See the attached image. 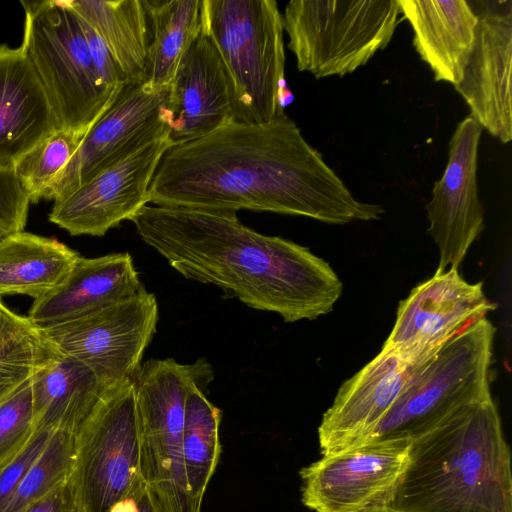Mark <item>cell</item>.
<instances>
[{"label": "cell", "instance_id": "1", "mask_svg": "<svg viewBox=\"0 0 512 512\" xmlns=\"http://www.w3.org/2000/svg\"><path fill=\"white\" fill-rule=\"evenodd\" d=\"M149 203L266 211L328 224L375 220L384 212L357 200L286 114L260 124L229 120L171 145L151 181Z\"/></svg>", "mask_w": 512, "mask_h": 512}, {"label": "cell", "instance_id": "2", "mask_svg": "<svg viewBox=\"0 0 512 512\" xmlns=\"http://www.w3.org/2000/svg\"><path fill=\"white\" fill-rule=\"evenodd\" d=\"M130 221L183 277L286 322L325 315L342 294L329 263L293 241L254 231L236 212L146 205Z\"/></svg>", "mask_w": 512, "mask_h": 512}, {"label": "cell", "instance_id": "3", "mask_svg": "<svg viewBox=\"0 0 512 512\" xmlns=\"http://www.w3.org/2000/svg\"><path fill=\"white\" fill-rule=\"evenodd\" d=\"M385 507L398 512H512L511 453L492 399L411 442Z\"/></svg>", "mask_w": 512, "mask_h": 512}, {"label": "cell", "instance_id": "4", "mask_svg": "<svg viewBox=\"0 0 512 512\" xmlns=\"http://www.w3.org/2000/svg\"><path fill=\"white\" fill-rule=\"evenodd\" d=\"M203 24L230 76L231 121L260 124L284 115L283 20L274 0H203Z\"/></svg>", "mask_w": 512, "mask_h": 512}, {"label": "cell", "instance_id": "5", "mask_svg": "<svg viewBox=\"0 0 512 512\" xmlns=\"http://www.w3.org/2000/svg\"><path fill=\"white\" fill-rule=\"evenodd\" d=\"M495 331L483 317L439 346L414 372L388 413L360 444L412 442L491 398Z\"/></svg>", "mask_w": 512, "mask_h": 512}, {"label": "cell", "instance_id": "6", "mask_svg": "<svg viewBox=\"0 0 512 512\" xmlns=\"http://www.w3.org/2000/svg\"><path fill=\"white\" fill-rule=\"evenodd\" d=\"M213 378L205 359L173 358L141 364L134 382L140 469L154 512H201L189 491L183 461V424L189 392Z\"/></svg>", "mask_w": 512, "mask_h": 512}, {"label": "cell", "instance_id": "7", "mask_svg": "<svg viewBox=\"0 0 512 512\" xmlns=\"http://www.w3.org/2000/svg\"><path fill=\"white\" fill-rule=\"evenodd\" d=\"M21 46L46 92L58 129L86 135L121 90L100 77L81 18L68 0L21 1Z\"/></svg>", "mask_w": 512, "mask_h": 512}, {"label": "cell", "instance_id": "8", "mask_svg": "<svg viewBox=\"0 0 512 512\" xmlns=\"http://www.w3.org/2000/svg\"><path fill=\"white\" fill-rule=\"evenodd\" d=\"M66 484L78 512H114L145 487L133 380L105 390L72 435Z\"/></svg>", "mask_w": 512, "mask_h": 512}, {"label": "cell", "instance_id": "9", "mask_svg": "<svg viewBox=\"0 0 512 512\" xmlns=\"http://www.w3.org/2000/svg\"><path fill=\"white\" fill-rule=\"evenodd\" d=\"M398 0H292L282 15L297 69L315 78L344 76L391 41Z\"/></svg>", "mask_w": 512, "mask_h": 512}, {"label": "cell", "instance_id": "10", "mask_svg": "<svg viewBox=\"0 0 512 512\" xmlns=\"http://www.w3.org/2000/svg\"><path fill=\"white\" fill-rule=\"evenodd\" d=\"M158 317L156 297L144 289L96 312L40 329L61 355L86 366L105 391L135 378Z\"/></svg>", "mask_w": 512, "mask_h": 512}, {"label": "cell", "instance_id": "11", "mask_svg": "<svg viewBox=\"0 0 512 512\" xmlns=\"http://www.w3.org/2000/svg\"><path fill=\"white\" fill-rule=\"evenodd\" d=\"M410 441L356 445L324 455L300 471L302 502L315 512L385 507L409 459Z\"/></svg>", "mask_w": 512, "mask_h": 512}, {"label": "cell", "instance_id": "12", "mask_svg": "<svg viewBox=\"0 0 512 512\" xmlns=\"http://www.w3.org/2000/svg\"><path fill=\"white\" fill-rule=\"evenodd\" d=\"M169 87L127 84L88 130L47 198L58 202L128 154L167 132Z\"/></svg>", "mask_w": 512, "mask_h": 512}, {"label": "cell", "instance_id": "13", "mask_svg": "<svg viewBox=\"0 0 512 512\" xmlns=\"http://www.w3.org/2000/svg\"><path fill=\"white\" fill-rule=\"evenodd\" d=\"M168 131L99 172L61 201L49 221L69 234L103 236L131 220L149 203V187L164 152Z\"/></svg>", "mask_w": 512, "mask_h": 512}, {"label": "cell", "instance_id": "14", "mask_svg": "<svg viewBox=\"0 0 512 512\" xmlns=\"http://www.w3.org/2000/svg\"><path fill=\"white\" fill-rule=\"evenodd\" d=\"M495 308L481 282H467L458 269L435 272L399 303L382 350L417 358L428 356Z\"/></svg>", "mask_w": 512, "mask_h": 512}, {"label": "cell", "instance_id": "15", "mask_svg": "<svg viewBox=\"0 0 512 512\" xmlns=\"http://www.w3.org/2000/svg\"><path fill=\"white\" fill-rule=\"evenodd\" d=\"M475 39L462 79L454 86L470 115L502 143L512 140V1H469Z\"/></svg>", "mask_w": 512, "mask_h": 512}, {"label": "cell", "instance_id": "16", "mask_svg": "<svg viewBox=\"0 0 512 512\" xmlns=\"http://www.w3.org/2000/svg\"><path fill=\"white\" fill-rule=\"evenodd\" d=\"M482 130L471 116L457 124L445 170L425 207L428 233L439 250L436 272L458 269L484 226L476 177Z\"/></svg>", "mask_w": 512, "mask_h": 512}, {"label": "cell", "instance_id": "17", "mask_svg": "<svg viewBox=\"0 0 512 512\" xmlns=\"http://www.w3.org/2000/svg\"><path fill=\"white\" fill-rule=\"evenodd\" d=\"M430 355L417 358L381 349L362 369L343 382L318 427L322 456L363 442Z\"/></svg>", "mask_w": 512, "mask_h": 512}, {"label": "cell", "instance_id": "18", "mask_svg": "<svg viewBox=\"0 0 512 512\" xmlns=\"http://www.w3.org/2000/svg\"><path fill=\"white\" fill-rule=\"evenodd\" d=\"M232 111L231 79L202 17L169 86L165 119L171 145L212 132L232 119Z\"/></svg>", "mask_w": 512, "mask_h": 512}, {"label": "cell", "instance_id": "19", "mask_svg": "<svg viewBox=\"0 0 512 512\" xmlns=\"http://www.w3.org/2000/svg\"><path fill=\"white\" fill-rule=\"evenodd\" d=\"M144 289L129 253L80 256L57 288L34 300L27 317L38 327H49L124 301Z\"/></svg>", "mask_w": 512, "mask_h": 512}, {"label": "cell", "instance_id": "20", "mask_svg": "<svg viewBox=\"0 0 512 512\" xmlns=\"http://www.w3.org/2000/svg\"><path fill=\"white\" fill-rule=\"evenodd\" d=\"M56 129L46 92L25 50L0 45V166L13 167Z\"/></svg>", "mask_w": 512, "mask_h": 512}, {"label": "cell", "instance_id": "21", "mask_svg": "<svg viewBox=\"0 0 512 512\" xmlns=\"http://www.w3.org/2000/svg\"><path fill=\"white\" fill-rule=\"evenodd\" d=\"M413 45L435 81L456 86L472 51L477 15L466 0H398Z\"/></svg>", "mask_w": 512, "mask_h": 512}, {"label": "cell", "instance_id": "22", "mask_svg": "<svg viewBox=\"0 0 512 512\" xmlns=\"http://www.w3.org/2000/svg\"><path fill=\"white\" fill-rule=\"evenodd\" d=\"M80 255L66 244L21 231L0 237V299H39L57 288Z\"/></svg>", "mask_w": 512, "mask_h": 512}, {"label": "cell", "instance_id": "23", "mask_svg": "<svg viewBox=\"0 0 512 512\" xmlns=\"http://www.w3.org/2000/svg\"><path fill=\"white\" fill-rule=\"evenodd\" d=\"M31 391L35 432L61 429L71 434L104 392L86 366L63 355L32 379Z\"/></svg>", "mask_w": 512, "mask_h": 512}, {"label": "cell", "instance_id": "24", "mask_svg": "<svg viewBox=\"0 0 512 512\" xmlns=\"http://www.w3.org/2000/svg\"><path fill=\"white\" fill-rule=\"evenodd\" d=\"M68 4L103 40L128 84L145 82L150 29L142 0H68Z\"/></svg>", "mask_w": 512, "mask_h": 512}, {"label": "cell", "instance_id": "25", "mask_svg": "<svg viewBox=\"0 0 512 512\" xmlns=\"http://www.w3.org/2000/svg\"><path fill=\"white\" fill-rule=\"evenodd\" d=\"M150 43L145 82L169 87L178 64L202 25L203 0H142Z\"/></svg>", "mask_w": 512, "mask_h": 512}, {"label": "cell", "instance_id": "26", "mask_svg": "<svg viewBox=\"0 0 512 512\" xmlns=\"http://www.w3.org/2000/svg\"><path fill=\"white\" fill-rule=\"evenodd\" d=\"M60 356L40 327L0 299V405Z\"/></svg>", "mask_w": 512, "mask_h": 512}, {"label": "cell", "instance_id": "27", "mask_svg": "<svg viewBox=\"0 0 512 512\" xmlns=\"http://www.w3.org/2000/svg\"><path fill=\"white\" fill-rule=\"evenodd\" d=\"M220 421L219 408L206 398L201 387H194L185 404L183 461L189 491L199 509L221 452Z\"/></svg>", "mask_w": 512, "mask_h": 512}, {"label": "cell", "instance_id": "28", "mask_svg": "<svg viewBox=\"0 0 512 512\" xmlns=\"http://www.w3.org/2000/svg\"><path fill=\"white\" fill-rule=\"evenodd\" d=\"M84 136L56 129L15 163V172L32 203L47 198L50 188L67 167Z\"/></svg>", "mask_w": 512, "mask_h": 512}, {"label": "cell", "instance_id": "29", "mask_svg": "<svg viewBox=\"0 0 512 512\" xmlns=\"http://www.w3.org/2000/svg\"><path fill=\"white\" fill-rule=\"evenodd\" d=\"M71 433L57 429L30 466L3 512H25L66 483L72 445Z\"/></svg>", "mask_w": 512, "mask_h": 512}, {"label": "cell", "instance_id": "30", "mask_svg": "<svg viewBox=\"0 0 512 512\" xmlns=\"http://www.w3.org/2000/svg\"><path fill=\"white\" fill-rule=\"evenodd\" d=\"M31 381L0 405V469L25 449L35 433Z\"/></svg>", "mask_w": 512, "mask_h": 512}, {"label": "cell", "instance_id": "31", "mask_svg": "<svg viewBox=\"0 0 512 512\" xmlns=\"http://www.w3.org/2000/svg\"><path fill=\"white\" fill-rule=\"evenodd\" d=\"M31 201L14 166H0V234L24 231Z\"/></svg>", "mask_w": 512, "mask_h": 512}, {"label": "cell", "instance_id": "32", "mask_svg": "<svg viewBox=\"0 0 512 512\" xmlns=\"http://www.w3.org/2000/svg\"><path fill=\"white\" fill-rule=\"evenodd\" d=\"M53 432V429L36 431L25 449L0 469V512L4 511L23 476L43 452Z\"/></svg>", "mask_w": 512, "mask_h": 512}, {"label": "cell", "instance_id": "33", "mask_svg": "<svg viewBox=\"0 0 512 512\" xmlns=\"http://www.w3.org/2000/svg\"><path fill=\"white\" fill-rule=\"evenodd\" d=\"M25 512H78L67 484L53 490Z\"/></svg>", "mask_w": 512, "mask_h": 512}, {"label": "cell", "instance_id": "34", "mask_svg": "<svg viewBox=\"0 0 512 512\" xmlns=\"http://www.w3.org/2000/svg\"><path fill=\"white\" fill-rule=\"evenodd\" d=\"M132 512H154L145 487L132 497Z\"/></svg>", "mask_w": 512, "mask_h": 512}, {"label": "cell", "instance_id": "35", "mask_svg": "<svg viewBox=\"0 0 512 512\" xmlns=\"http://www.w3.org/2000/svg\"><path fill=\"white\" fill-rule=\"evenodd\" d=\"M368 512H398L388 507H378L367 510Z\"/></svg>", "mask_w": 512, "mask_h": 512}, {"label": "cell", "instance_id": "36", "mask_svg": "<svg viewBox=\"0 0 512 512\" xmlns=\"http://www.w3.org/2000/svg\"><path fill=\"white\" fill-rule=\"evenodd\" d=\"M1 236H2V235L0 234V237H1Z\"/></svg>", "mask_w": 512, "mask_h": 512}, {"label": "cell", "instance_id": "37", "mask_svg": "<svg viewBox=\"0 0 512 512\" xmlns=\"http://www.w3.org/2000/svg\"><path fill=\"white\" fill-rule=\"evenodd\" d=\"M364 512H368V511H364Z\"/></svg>", "mask_w": 512, "mask_h": 512}]
</instances>
